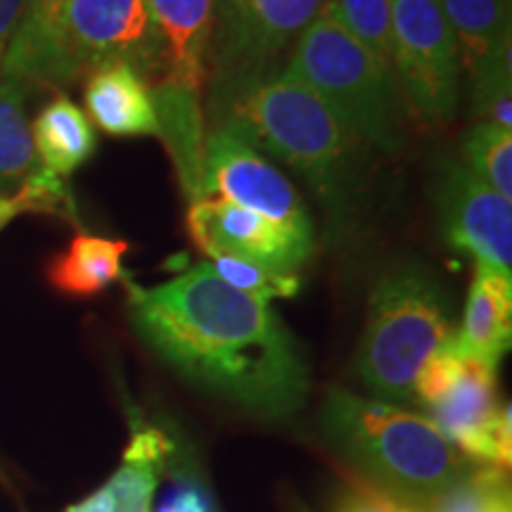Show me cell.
Here are the masks:
<instances>
[{
    "instance_id": "obj_1",
    "label": "cell",
    "mask_w": 512,
    "mask_h": 512,
    "mask_svg": "<svg viewBox=\"0 0 512 512\" xmlns=\"http://www.w3.org/2000/svg\"><path fill=\"white\" fill-rule=\"evenodd\" d=\"M138 337L195 387L261 418H287L309 396V366L271 304L247 297L209 261L155 287L128 285Z\"/></svg>"
},
{
    "instance_id": "obj_2",
    "label": "cell",
    "mask_w": 512,
    "mask_h": 512,
    "mask_svg": "<svg viewBox=\"0 0 512 512\" xmlns=\"http://www.w3.org/2000/svg\"><path fill=\"white\" fill-rule=\"evenodd\" d=\"M209 121L297 171L330 216L354 211L361 143L297 76L275 69L209 93Z\"/></svg>"
},
{
    "instance_id": "obj_3",
    "label": "cell",
    "mask_w": 512,
    "mask_h": 512,
    "mask_svg": "<svg viewBox=\"0 0 512 512\" xmlns=\"http://www.w3.org/2000/svg\"><path fill=\"white\" fill-rule=\"evenodd\" d=\"M320 427L363 484L418 512L479 465L425 415L347 389L325 396Z\"/></svg>"
},
{
    "instance_id": "obj_4",
    "label": "cell",
    "mask_w": 512,
    "mask_h": 512,
    "mask_svg": "<svg viewBox=\"0 0 512 512\" xmlns=\"http://www.w3.org/2000/svg\"><path fill=\"white\" fill-rule=\"evenodd\" d=\"M453 335L437 275L415 261L389 268L370 292L356 375L380 401H415L420 370Z\"/></svg>"
},
{
    "instance_id": "obj_5",
    "label": "cell",
    "mask_w": 512,
    "mask_h": 512,
    "mask_svg": "<svg viewBox=\"0 0 512 512\" xmlns=\"http://www.w3.org/2000/svg\"><path fill=\"white\" fill-rule=\"evenodd\" d=\"M285 72L306 83L358 143L399 155L406 110L394 76L328 8L294 43Z\"/></svg>"
},
{
    "instance_id": "obj_6",
    "label": "cell",
    "mask_w": 512,
    "mask_h": 512,
    "mask_svg": "<svg viewBox=\"0 0 512 512\" xmlns=\"http://www.w3.org/2000/svg\"><path fill=\"white\" fill-rule=\"evenodd\" d=\"M415 401L441 434L479 465L508 470L512 458L510 403L498 396V368L448 342L415 382Z\"/></svg>"
},
{
    "instance_id": "obj_7",
    "label": "cell",
    "mask_w": 512,
    "mask_h": 512,
    "mask_svg": "<svg viewBox=\"0 0 512 512\" xmlns=\"http://www.w3.org/2000/svg\"><path fill=\"white\" fill-rule=\"evenodd\" d=\"M392 74L403 110L422 128L456 117L460 50L439 0H392Z\"/></svg>"
},
{
    "instance_id": "obj_8",
    "label": "cell",
    "mask_w": 512,
    "mask_h": 512,
    "mask_svg": "<svg viewBox=\"0 0 512 512\" xmlns=\"http://www.w3.org/2000/svg\"><path fill=\"white\" fill-rule=\"evenodd\" d=\"M330 0H214L209 93L275 72Z\"/></svg>"
},
{
    "instance_id": "obj_9",
    "label": "cell",
    "mask_w": 512,
    "mask_h": 512,
    "mask_svg": "<svg viewBox=\"0 0 512 512\" xmlns=\"http://www.w3.org/2000/svg\"><path fill=\"white\" fill-rule=\"evenodd\" d=\"M105 62H126L147 86L164 76L147 0H69L62 19V79L72 86Z\"/></svg>"
},
{
    "instance_id": "obj_10",
    "label": "cell",
    "mask_w": 512,
    "mask_h": 512,
    "mask_svg": "<svg viewBox=\"0 0 512 512\" xmlns=\"http://www.w3.org/2000/svg\"><path fill=\"white\" fill-rule=\"evenodd\" d=\"M202 197L240 204L313 240L309 209L299 192L259 150L226 128H211L204 136Z\"/></svg>"
},
{
    "instance_id": "obj_11",
    "label": "cell",
    "mask_w": 512,
    "mask_h": 512,
    "mask_svg": "<svg viewBox=\"0 0 512 512\" xmlns=\"http://www.w3.org/2000/svg\"><path fill=\"white\" fill-rule=\"evenodd\" d=\"M437 209L451 247L475 264L512 275V202L491 190L463 162L446 159L437 178Z\"/></svg>"
},
{
    "instance_id": "obj_12",
    "label": "cell",
    "mask_w": 512,
    "mask_h": 512,
    "mask_svg": "<svg viewBox=\"0 0 512 512\" xmlns=\"http://www.w3.org/2000/svg\"><path fill=\"white\" fill-rule=\"evenodd\" d=\"M185 226L190 240L207 259L226 254L273 271L297 273L313 252V240L268 221L252 209L216 197L192 202Z\"/></svg>"
},
{
    "instance_id": "obj_13",
    "label": "cell",
    "mask_w": 512,
    "mask_h": 512,
    "mask_svg": "<svg viewBox=\"0 0 512 512\" xmlns=\"http://www.w3.org/2000/svg\"><path fill=\"white\" fill-rule=\"evenodd\" d=\"M147 10L162 48V79L202 93L207 86L214 0H147Z\"/></svg>"
},
{
    "instance_id": "obj_14",
    "label": "cell",
    "mask_w": 512,
    "mask_h": 512,
    "mask_svg": "<svg viewBox=\"0 0 512 512\" xmlns=\"http://www.w3.org/2000/svg\"><path fill=\"white\" fill-rule=\"evenodd\" d=\"M86 117L107 136L159 138L150 86L131 64L105 62L86 74L83 86Z\"/></svg>"
},
{
    "instance_id": "obj_15",
    "label": "cell",
    "mask_w": 512,
    "mask_h": 512,
    "mask_svg": "<svg viewBox=\"0 0 512 512\" xmlns=\"http://www.w3.org/2000/svg\"><path fill=\"white\" fill-rule=\"evenodd\" d=\"M69 0H22V17L5 53L0 76L29 88H64L62 19Z\"/></svg>"
},
{
    "instance_id": "obj_16",
    "label": "cell",
    "mask_w": 512,
    "mask_h": 512,
    "mask_svg": "<svg viewBox=\"0 0 512 512\" xmlns=\"http://www.w3.org/2000/svg\"><path fill=\"white\" fill-rule=\"evenodd\" d=\"M150 98L159 121V138L176 166L178 183L185 197L190 202L202 200V93L190 91L171 79H162L150 88Z\"/></svg>"
},
{
    "instance_id": "obj_17",
    "label": "cell",
    "mask_w": 512,
    "mask_h": 512,
    "mask_svg": "<svg viewBox=\"0 0 512 512\" xmlns=\"http://www.w3.org/2000/svg\"><path fill=\"white\" fill-rule=\"evenodd\" d=\"M512 339V275L475 264L467 292L463 328L453 335V347L498 368Z\"/></svg>"
},
{
    "instance_id": "obj_18",
    "label": "cell",
    "mask_w": 512,
    "mask_h": 512,
    "mask_svg": "<svg viewBox=\"0 0 512 512\" xmlns=\"http://www.w3.org/2000/svg\"><path fill=\"white\" fill-rule=\"evenodd\" d=\"M126 240L79 233L67 249L57 252L46 266V280L64 297L86 299L124 280L121 261L128 254Z\"/></svg>"
},
{
    "instance_id": "obj_19",
    "label": "cell",
    "mask_w": 512,
    "mask_h": 512,
    "mask_svg": "<svg viewBox=\"0 0 512 512\" xmlns=\"http://www.w3.org/2000/svg\"><path fill=\"white\" fill-rule=\"evenodd\" d=\"M31 138L41 169L57 178L72 176L98 150L91 119L67 95H57L36 114Z\"/></svg>"
},
{
    "instance_id": "obj_20",
    "label": "cell",
    "mask_w": 512,
    "mask_h": 512,
    "mask_svg": "<svg viewBox=\"0 0 512 512\" xmlns=\"http://www.w3.org/2000/svg\"><path fill=\"white\" fill-rule=\"evenodd\" d=\"M439 5L458 41L460 64L472 79L510 43V0H439Z\"/></svg>"
},
{
    "instance_id": "obj_21",
    "label": "cell",
    "mask_w": 512,
    "mask_h": 512,
    "mask_svg": "<svg viewBox=\"0 0 512 512\" xmlns=\"http://www.w3.org/2000/svg\"><path fill=\"white\" fill-rule=\"evenodd\" d=\"M174 444L152 425L133 427L119 470L105 486L110 489L114 512H150L155 498L159 470Z\"/></svg>"
},
{
    "instance_id": "obj_22",
    "label": "cell",
    "mask_w": 512,
    "mask_h": 512,
    "mask_svg": "<svg viewBox=\"0 0 512 512\" xmlns=\"http://www.w3.org/2000/svg\"><path fill=\"white\" fill-rule=\"evenodd\" d=\"M27 93V83L0 76V195L17 192L38 169Z\"/></svg>"
},
{
    "instance_id": "obj_23",
    "label": "cell",
    "mask_w": 512,
    "mask_h": 512,
    "mask_svg": "<svg viewBox=\"0 0 512 512\" xmlns=\"http://www.w3.org/2000/svg\"><path fill=\"white\" fill-rule=\"evenodd\" d=\"M422 512H512L508 470L477 465Z\"/></svg>"
},
{
    "instance_id": "obj_24",
    "label": "cell",
    "mask_w": 512,
    "mask_h": 512,
    "mask_svg": "<svg viewBox=\"0 0 512 512\" xmlns=\"http://www.w3.org/2000/svg\"><path fill=\"white\" fill-rule=\"evenodd\" d=\"M465 166L512 202V131L477 121L465 138Z\"/></svg>"
},
{
    "instance_id": "obj_25",
    "label": "cell",
    "mask_w": 512,
    "mask_h": 512,
    "mask_svg": "<svg viewBox=\"0 0 512 512\" xmlns=\"http://www.w3.org/2000/svg\"><path fill=\"white\" fill-rule=\"evenodd\" d=\"M209 266L223 283L261 304H271L273 299L297 297L299 287H302L299 273L273 271V268L252 264V261L238 259V256H211Z\"/></svg>"
},
{
    "instance_id": "obj_26",
    "label": "cell",
    "mask_w": 512,
    "mask_h": 512,
    "mask_svg": "<svg viewBox=\"0 0 512 512\" xmlns=\"http://www.w3.org/2000/svg\"><path fill=\"white\" fill-rule=\"evenodd\" d=\"M512 48L498 50L494 60L472 76V112L484 124L512 131Z\"/></svg>"
},
{
    "instance_id": "obj_27",
    "label": "cell",
    "mask_w": 512,
    "mask_h": 512,
    "mask_svg": "<svg viewBox=\"0 0 512 512\" xmlns=\"http://www.w3.org/2000/svg\"><path fill=\"white\" fill-rule=\"evenodd\" d=\"M328 10L392 72V0H330Z\"/></svg>"
},
{
    "instance_id": "obj_28",
    "label": "cell",
    "mask_w": 512,
    "mask_h": 512,
    "mask_svg": "<svg viewBox=\"0 0 512 512\" xmlns=\"http://www.w3.org/2000/svg\"><path fill=\"white\" fill-rule=\"evenodd\" d=\"M22 214H57L64 216V219L67 216L74 219L72 197L64 188L62 178L36 169V174L17 192L0 195V230L10 226Z\"/></svg>"
},
{
    "instance_id": "obj_29",
    "label": "cell",
    "mask_w": 512,
    "mask_h": 512,
    "mask_svg": "<svg viewBox=\"0 0 512 512\" xmlns=\"http://www.w3.org/2000/svg\"><path fill=\"white\" fill-rule=\"evenodd\" d=\"M335 512H418L408 505H403L394 498H389L373 486L363 484L361 479H354L347 489L342 491L335 503Z\"/></svg>"
},
{
    "instance_id": "obj_30",
    "label": "cell",
    "mask_w": 512,
    "mask_h": 512,
    "mask_svg": "<svg viewBox=\"0 0 512 512\" xmlns=\"http://www.w3.org/2000/svg\"><path fill=\"white\" fill-rule=\"evenodd\" d=\"M157 512H214L209 498L197 484L181 482L166 494Z\"/></svg>"
},
{
    "instance_id": "obj_31",
    "label": "cell",
    "mask_w": 512,
    "mask_h": 512,
    "mask_svg": "<svg viewBox=\"0 0 512 512\" xmlns=\"http://www.w3.org/2000/svg\"><path fill=\"white\" fill-rule=\"evenodd\" d=\"M22 17V0H0V67Z\"/></svg>"
},
{
    "instance_id": "obj_32",
    "label": "cell",
    "mask_w": 512,
    "mask_h": 512,
    "mask_svg": "<svg viewBox=\"0 0 512 512\" xmlns=\"http://www.w3.org/2000/svg\"><path fill=\"white\" fill-rule=\"evenodd\" d=\"M64 512H114V501H112L110 489L102 486V489L95 491V494L83 498L81 503L72 505V508H67Z\"/></svg>"
},
{
    "instance_id": "obj_33",
    "label": "cell",
    "mask_w": 512,
    "mask_h": 512,
    "mask_svg": "<svg viewBox=\"0 0 512 512\" xmlns=\"http://www.w3.org/2000/svg\"><path fill=\"white\" fill-rule=\"evenodd\" d=\"M292 512H309V510H306L304 505H299V503H297V505H294V508H292Z\"/></svg>"
}]
</instances>
